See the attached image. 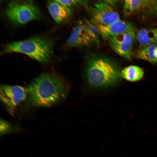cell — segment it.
<instances>
[{
	"mask_svg": "<svg viewBox=\"0 0 157 157\" xmlns=\"http://www.w3.org/2000/svg\"><path fill=\"white\" fill-rule=\"evenodd\" d=\"M67 43L68 45L72 47H89L94 44L79 22L73 28Z\"/></svg>",
	"mask_w": 157,
	"mask_h": 157,
	"instance_id": "obj_8",
	"label": "cell"
},
{
	"mask_svg": "<svg viewBox=\"0 0 157 157\" xmlns=\"http://www.w3.org/2000/svg\"><path fill=\"white\" fill-rule=\"evenodd\" d=\"M28 95L35 106L49 107L64 99L67 93L65 82L59 76L53 73H42L29 85Z\"/></svg>",
	"mask_w": 157,
	"mask_h": 157,
	"instance_id": "obj_1",
	"label": "cell"
},
{
	"mask_svg": "<svg viewBox=\"0 0 157 157\" xmlns=\"http://www.w3.org/2000/svg\"><path fill=\"white\" fill-rule=\"evenodd\" d=\"M135 37L142 48L157 44V27L149 29H142L137 32Z\"/></svg>",
	"mask_w": 157,
	"mask_h": 157,
	"instance_id": "obj_10",
	"label": "cell"
},
{
	"mask_svg": "<svg viewBox=\"0 0 157 157\" xmlns=\"http://www.w3.org/2000/svg\"><path fill=\"white\" fill-rule=\"evenodd\" d=\"M153 0H126L123 5V11L125 16L131 15L135 11L151 6Z\"/></svg>",
	"mask_w": 157,
	"mask_h": 157,
	"instance_id": "obj_11",
	"label": "cell"
},
{
	"mask_svg": "<svg viewBox=\"0 0 157 157\" xmlns=\"http://www.w3.org/2000/svg\"><path fill=\"white\" fill-rule=\"evenodd\" d=\"M28 94L27 88L17 85H2L0 98L9 113L13 115L16 107L24 101Z\"/></svg>",
	"mask_w": 157,
	"mask_h": 157,
	"instance_id": "obj_5",
	"label": "cell"
},
{
	"mask_svg": "<svg viewBox=\"0 0 157 157\" xmlns=\"http://www.w3.org/2000/svg\"><path fill=\"white\" fill-rule=\"evenodd\" d=\"M152 6H154V8L157 12V0L154 1Z\"/></svg>",
	"mask_w": 157,
	"mask_h": 157,
	"instance_id": "obj_19",
	"label": "cell"
},
{
	"mask_svg": "<svg viewBox=\"0 0 157 157\" xmlns=\"http://www.w3.org/2000/svg\"><path fill=\"white\" fill-rule=\"evenodd\" d=\"M143 75V71L141 67L133 65L124 68L121 73V76L123 78L131 82L140 80L142 78Z\"/></svg>",
	"mask_w": 157,
	"mask_h": 157,
	"instance_id": "obj_12",
	"label": "cell"
},
{
	"mask_svg": "<svg viewBox=\"0 0 157 157\" xmlns=\"http://www.w3.org/2000/svg\"><path fill=\"white\" fill-rule=\"evenodd\" d=\"M137 58L151 63H157V44L142 48L136 54Z\"/></svg>",
	"mask_w": 157,
	"mask_h": 157,
	"instance_id": "obj_13",
	"label": "cell"
},
{
	"mask_svg": "<svg viewBox=\"0 0 157 157\" xmlns=\"http://www.w3.org/2000/svg\"><path fill=\"white\" fill-rule=\"evenodd\" d=\"M0 123L1 135L12 132L13 128L9 123L1 119Z\"/></svg>",
	"mask_w": 157,
	"mask_h": 157,
	"instance_id": "obj_18",
	"label": "cell"
},
{
	"mask_svg": "<svg viewBox=\"0 0 157 157\" xmlns=\"http://www.w3.org/2000/svg\"><path fill=\"white\" fill-rule=\"evenodd\" d=\"M4 13L9 21L16 26L39 19L41 17L40 9L32 0L10 1L5 8Z\"/></svg>",
	"mask_w": 157,
	"mask_h": 157,
	"instance_id": "obj_4",
	"label": "cell"
},
{
	"mask_svg": "<svg viewBox=\"0 0 157 157\" xmlns=\"http://www.w3.org/2000/svg\"><path fill=\"white\" fill-rule=\"evenodd\" d=\"M54 44L53 41L47 36H36L3 45L0 53H20L40 63H47L53 56Z\"/></svg>",
	"mask_w": 157,
	"mask_h": 157,
	"instance_id": "obj_2",
	"label": "cell"
},
{
	"mask_svg": "<svg viewBox=\"0 0 157 157\" xmlns=\"http://www.w3.org/2000/svg\"><path fill=\"white\" fill-rule=\"evenodd\" d=\"M135 35L134 31L125 32L110 38L108 42L133 47Z\"/></svg>",
	"mask_w": 157,
	"mask_h": 157,
	"instance_id": "obj_14",
	"label": "cell"
},
{
	"mask_svg": "<svg viewBox=\"0 0 157 157\" xmlns=\"http://www.w3.org/2000/svg\"><path fill=\"white\" fill-rule=\"evenodd\" d=\"M62 5L69 8V7L83 6L87 7V1L85 0H55Z\"/></svg>",
	"mask_w": 157,
	"mask_h": 157,
	"instance_id": "obj_17",
	"label": "cell"
},
{
	"mask_svg": "<svg viewBox=\"0 0 157 157\" xmlns=\"http://www.w3.org/2000/svg\"><path fill=\"white\" fill-rule=\"evenodd\" d=\"M91 22L94 24L106 25L120 19L118 14L112 6L105 1L96 3L90 9Z\"/></svg>",
	"mask_w": 157,
	"mask_h": 157,
	"instance_id": "obj_6",
	"label": "cell"
},
{
	"mask_svg": "<svg viewBox=\"0 0 157 157\" xmlns=\"http://www.w3.org/2000/svg\"><path fill=\"white\" fill-rule=\"evenodd\" d=\"M108 42L110 47L117 53L128 60L131 59L132 47L111 42Z\"/></svg>",
	"mask_w": 157,
	"mask_h": 157,
	"instance_id": "obj_16",
	"label": "cell"
},
{
	"mask_svg": "<svg viewBox=\"0 0 157 157\" xmlns=\"http://www.w3.org/2000/svg\"><path fill=\"white\" fill-rule=\"evenodd\" d=\"M79 22L83 26L94 44L97 46H99L100 35L96 26L91 21L86 19L79 21Z\"/></svg>",
	"mask_w": 157,
	"mask_h": 157,
	"instance_id": "obj_15",
	"label": "cell"
},
{
	"mask_svg": "<svg viewBox=\"0 0 157 157\" xmlns=\"http://www.w3.org/2000/svg\"><path fill=\"white\" fill-rule=\"evenodd\" d=\"M47 8L50 15L56 23H61L66 21L72 15V11L69 8L55 0L48 1Z\"/></svg>",
	"mask_w": 157,
	"mask_h": 157,
	"instance_id": "obj_9",
	"label": "cell"
},
{
	"mask_svg": "<svg viewBox=\"0 0 157 157\" xmlns=\"http://www.w3.org/2000/svg\"><path fill=\"white\" fill-rule=\"evenodd\" d=\"M93 24L97 28L100 35L104 40H108L111 37L125 32L134 31L131 24L120 19L106 25Z\"/></svg>",
	"mask_w": 157,
	"mask_h": 157,
	"instance_id": "obj_7",
	"label": "cell"
},
{
	"mask_svg": "<svg viewBox=\"0 0 157 157\" xmlns=\"http://www.w3.org/2000/svg\"><path fill=\"white\" fill-rule=\"evenodd\" d=\"M121 76L117 65L107 57L95 55L86 63L85 76L89 84L96 88L109 87L116 84Z\"/></svg>",
	"mask_w": 157,
	"mask_h": 157,
	"instance_id": "obj_3",
	"label": "cell"
}]
</instances>
